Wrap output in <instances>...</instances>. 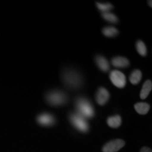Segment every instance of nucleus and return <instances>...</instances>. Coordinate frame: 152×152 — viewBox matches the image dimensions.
<instances>
[{
	"instance_id": "nucleus-1",
	"label": "nucleus",
	"mask_w": 152,
	"mask_h": 152,
	"mask_svg": "<svg viewBox=\"0 0 152 152\" xmlns=\"http://www.w3.org/2000/svg\"><path fill=\"white\" fill-rule=\"evenodd\" d=\"M62 79L66 86L73 90L80 88L83 84L82 76L74 70H65L63 72Z\"/></svg>"
},
{
	"instance_id": "nucleus-2",
	"label": "nucleus",
	"mask_w": 152,
	"mask_h": 152,
	"mask_svg": "<svg viewBox=\"0 0 152 152\" xmlns=\"http://www.w3.org/2000/svg\"><path fill=\"white\" fill-rule=\"evenodd\" d=\"M76 113H77L85 118H91L94 116V110L92 104L87 99L78 97L75 100Z\"/></svg>"
},
{
	"instance_id": "nucleus-3",
	"label": "nucleus",
	"mask_w": 152,
	"mask_h": 152,
	"mask_svg": "<svg viewBox=\"0 0 152 152\" xmlns=\"http://www.w3.org/2000/svg\"><path fill=\"white\" fill-rule=\"evenodd\" d=\"M47 102L52 106H61L66 103L68 96L61 91L54 90L47 93L46 95Z\"/></svg>"
},
{
	"instance_id": "nucleus-4",
	"label": "nucleus",
	"mask_w": 152,
	"mask_h": 152,
	"mask_svg": "<svg viewBox=\"0 0 152 152\" xmlns=\"http://www.w3.org/2000/svg\"><path fill=\"white\" fill-rule=\"evenodd\" d=\"M70 121L71 124L79 131L86 132L89 130V125L85 118L77 113H72L70 115Z\"/></svg>"
},
{
	"instance_id": "nucleus-5",
	"label": "nucleus",
	"mask_w": 152,
	"mask_h": 152,
	"mask_svg": "<svg viewBox=\"0 0 152 152\" xmlns=\"http://www.w3.org/2000/svg\"><path fill=\"white\" fill-rule=\"evenodd\" d=\"M110 80L115 87L118 88H123L126 85V78L122 72L113 70L110 73Z\"/></svg>"
},
{
	"instance_id": "nucleus-6",
	"label": "nucleus",
	"mask_w": 152,
	"mask_h": 152,
	"mask_svg": "<svg viewBox=\"0 0 152 152\" xmlns=\"http://www.w3.org/2000/svg\"><path fill=\"white\" fill-rule=\"evenodd\" d=\"M125 142L122 140H115L106 144L103 147V152H116L125 146Z\"/></svg>"
},
{
	"instance_id": "nucleus-7",
	"label": "nucleus",
	"mask_w": 152,
	"mask_h": 152,
	"mask_svg": "<svg viewBox=\"0 0 152 152\" xmlns=\"http://www.w3.org/2000/svg\"><path fill=\"white\" fill-rule=\"evenodd\" d=\"M37 121L39 124L43 125V126H51L54 124L55 118L52 114L44 113L38 115Z\"/></svg>"
},
{
	"instance_id": "nucleus-8",
	"label": "nucleus",
	"mask_w": 152,
	"mask_h": 152,
	"mask_svg": "<svg viewBox=\"0 0 152 152\" xmlns=\"http://www.w3.org/2000/svg\"><path fill=\"white\" fill-rule=\"evenodd\" d=\"M110 94L108 90L104 87H99L96 94V102L101 106H103L109 99Z\"/></svg>"
},
{
	"instance_id": "nucleus-9",
	"label": "nucleus",
	"mask_w": 152,
	"mask_h": 152,
	"mask_svg": "<svg viewBox=\"0 0 152 152\" xmlns=\"http://www.w3.org/2000/svg\"><path fill=\"white\" fill-rule=\"evenodd\" d=\"M112 65L117 68H125L130 65V62L128 58L122 56L114 57L111 60Z\"/></svg>"
},
{
	"instance_id": "nucleus-10",
	"label": "nucleus",
	"mask_w": 152,
	"mask_h": 152,
	"mask_svg": "<svg viewBox=\"0 0 152 152\" xmlns=\"http://www.w3.org/2000/svg\"><path fill=\"white\" fill-rule=\"evenodd\" d=\"M95 61H96V65L98 66V67L102 71L107 72L109 71L110 68V66L109 62H108V61L106 60V58L99 55V56H96Z\"/></svg>"
},
{
	"instance_id": "nucleus-11",
	"label": "nucleus",
	"mask_w": 152,
	"mask_h": 152,
	"mask_svg": "<svg viewBox=\"0 0 152 152\" xmlns=\"http://www.w3.org/2000/svg\"><path fill=\"white\" fill-rule=\"evenodd\" d=\"M152 88V83L151 80H147L142 86L141 92H140V98L142 99H145L149 96Z\"/></svg>"
},
{
	"instance_id": "nucleus-12",
	"label": "nucleus",
	"mask_w": 152,
	"mask_h": 152,
	"mask_svg": "<svg viewBox=\"0 0 152 152\" xmlns=\"http://www.w3.org/2000/svg\"><path fill=\"white\" fill-rule=\"evenodd\" d=\"M122 121H121V118L118 115H113V116L109 117L107 120V123L109 126L113 128H117L120 127L121 125Z\"/></svg>"
},
{
	"instance_id": "nucleus-13",
	"label": "nucleus",
	"mask_w": 152,
	"mask_h": 152,
	"mask_svg": "<svg viewBox=\"0 0 152 152\" xmlns=\"http://www.w3.org/2000/svg\"><path fill=\"white\" fill-rule=\"evenodd\" d=\"M134 109L138 113L142 114V115H145L149 111L150 106L149 104L144 102H140V103H137L134 104Z\"/></svg>"
},
{
	"instance_id": "nucleus-14",
	"label": "nucleus",
	"mask_w": 152,
	"mask_h": 152,
	"mask_svg": "<svg viewBox=\"0 0 152 152\" xmlns=\"http://www.w3.org/2000/svg\"><path fill=\"white\" fill-rule=\"evenodd\" d=\"M142 73L140 70H134L130 76V81L133 85H137L140 83L142 79Z\"/></svg>"
},
{
	"instance_id": "nucleus-15",
	"label": "nucleus",
	"mask_w": 152,
	"mask_h": 152,
	"mask_svg": "<svg viewBox=\"0 0 152 152\" xmlns=\"http://www.w3.org/2000/svg\"><path fill=\"white\" fill-rule=\"evenodd\" d=\"M102 33H103V34L106 37H113L118 35V30L114 27H106L104 28L103 30H102Z\"/></svg>"
},
{
	"instance_id": "nucleus-16",
	"label": "nucleus",
	"mask_w": 152,
	"mask_h": 152,
	"mask_svg": "<svg viewBox=\"0 0 152 152\" xmlns=\"http://www.w3.org/2000/svg\"><path fill=\"white\" fill-rule=\"evenodd\" d=\"M96 6H97V8L102 11V13H106V12H109V11H111V9H113V7L111 4L110 3H100V2H96Z\"/></svg>"
},
{
	"instance_id": "nucleus-17",
	"label": "nucleus",
	"mask_w": 152,
	"mask_h": 152,
	"mask_svg": "<svg viewBox=\"0 0 152 152\" xmlns=\"http://www.w3.org/2000/svg\"><path fill=\"white\" fill-rule=\"evenodd\" d=\"M136 47L137 51L139 54L142 56H146V54H147V47H146L145 45H144L143 42L141 40H139L137 42Z\"/></svg>"
},
{
	"instance_id": "nucleus-18",
	"label": "nucleus",
	"mask_w": 152,
	"mask_h": 152,
	"mask_svg": "<svg viewBox=\"0 0 152 152\" xmlns=\"http://www.w3.org/2000/svg\"><path fill=\"white\" fill-rule=\"evenodd\" d=\"M102 17L105 19L106 20L109 21L110 23H115L118 22V18L116 16H115L113 14L110 12H106L102 13Z\"/></svg>"
},
{
	"instance_id": "nucleus-19",
	"label": "nucleus",
	"mask_w": 152,
	"mask_h": 152,
	"mask_svg": "<svg viewBox=\"0 0 152 152\" xmlns=\"http://www.w3.org/2000/svg\"><path fill=\"white\" fill-rule=\"evenodd\" d=\"M140 152H151V149H149V148H148V147H143L141 149Z\"/></svg>"
},
{
	"instance_id": "nucleus-20",
	"label": "nucleus",
	"mask_w": 152,
	"mask_h": 152,
	"mask_svg": "<svg viewBox=\"0 0 152 152\" xmlns=\"http://www.w3.org/2000/svg\"><path fill=\"white\" fill-rule=\"evenodd\" d=\"M151 2H152L151 1H148V3H149V5L151 7Z\"/></svg>"
}]
</instances>
